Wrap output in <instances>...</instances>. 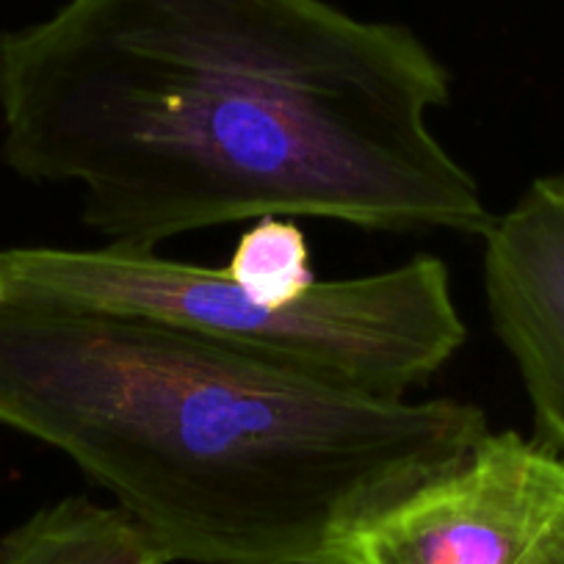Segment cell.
<instances>
[{
  "mask_svg": "<svg viewBox=\"0 0 564 564\" xmlns=\"http://www.w3.org/2000/svg\"><path fill=\"white\" fill-rule=\"evenodd\" d=\"M448 100L415 31L329 0H64L0 34L3 159L128 252L260 219L481 238Z\"/></svg>",
  "mask_w": 564,
  "mask_h": 564,
  "instance_id": "6da1fadb",
  "label": "cell"
},
{
  "mask_svg": "<svg viewBox=\"0 0 564 564\" xmlns=\"http://www.w3.org/2000/svg\"><path fill=\"white\" fill-rule=\"evenodd\" d=\"M0 426L47 443L186 564H333L487 435L133 313L0 289Z\"/></svg>",
  "mask_w": 564,
  "mask_h": 564,
  "instance_id": "7a4b0ae2",
  "label": "cell"
},
{
  "mask_svg": "<svg viewBox=\"0 0 564 564\" xmlns=\"http://www.w3.org/2000/svg\"><path fill=\"white\" fill-rule=\"evenodd\" d=\"M0 289L159 318L382 399H412L468 340L448 265L430 252L265 305L225 265L108 247H9Z\"/></svg>",
  "mask_w": 564,
  "mask_h": 564,
  "instance_id": "3957f363",
  "label": "cell"
},
{
  "mask_svg": "<svg viewBox=\"0 0 564 564\" xmlns=\"http://www.w3.org/2000/svg\"><path fill=\"white\" fill-rule=\"evenodd\" d=\"M333 564H564V457L490 432L346 536Z\"/></svg>",
  "mask_w": 564,
  "mask_h": 564,
  "instance_id": "277c9868",
  "label": "cell"
},
{
  "mask_svg": "<svg viewBox=\"0 0 564 564\" xmlns=\"http://www.w3.org/2000/svg\"><path fill=\"white\" fill-rule=\"evenodd\" d=\"M481 243L492 329L518 366L540 441L564 457V172L534 177Z\"/></svg>",
  "mask_w": 564,
  "mask_h": 564,
  "instance_id": "5b68a950",
  "label": "cell"
},
{
  "mask_svg": "<svg viewBox=\"0 0 564 564\" xmlns=\"http://www.w3.org/2000/svg\"><path fill=\"white\" fill-rule=\"evenodd\" d=\"M0 564H170L119 507L69 496L42 507L0 540Z\"/></svg>",
  "mask_w": 564,
  "mask_h": 564,
  "instance_id": "8992f818",
  "label": "cell"
},
{
  "mask_svg": "<svg viewBox=\"0 0 564 564\" xmlns=\"http://www.w3.org/2000/svg\"><path fill=\"white\" fill-rule=\"evenodd\" d=\"M227 274L252 300L265 305H285L316 285L311 247L294 219H260L232 247Z\"/></svg>",
  "mask_w": 564,
  "mask_h": 564,
  "instance_id": "52a82bcc",
  "label": "cell"
}]
</instances>
